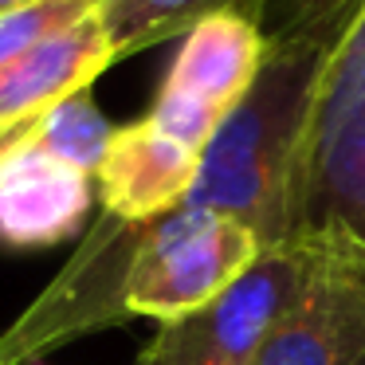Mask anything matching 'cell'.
<instances>
[{
	"label": "cell",
	"instance_id": "6da1fadb",
	"mask_svg": "<svg viewBox=\"0 0 365 365\" xmlns=\"http://www.w3.org/2000/svg\"><path fill=\"white\" fill-rule=\"evenodd\" d=\"M354 4V0H349ZM349 12V9H346ZM275 36L259 79L220 122L200 153L197 185L185 205L212 208L255 232L263 252L291 240V173L307 126L318 67L341 20Z\"/></svg>",
	"mask_w": 365,
	"mask_h": 365
},
{
	"label": "cell",
	"instance_id": "7a4b0ae2",
	"mask_svg": "<svg viewBox=\"0 0 365 365\" xmlns=\"http://www.w3.org/2000/svg\"><path fill=\"white\" fill-rule=\"evenodd\" d=\"M365 271V0H354L318 67L291 173V240Z\"/></svg>",
	"mask_w": 365,
	"mask_h": 365
},
{
	"label": "cell",
	"instance_id": "3957f363",
	"mask_svg": "<svg viewBox=\"0 0 365 365\" xmlns=\"http://www.w3.org/2000/svg\"><path fill=\"white\" fill-rule=\"evenodd\" d=\"M263 255L252 228L212 208L181 205L134 232L122 275V310L177 322L220 299Z\"/></svg>",
	"mask_w": 365,
	"mask_h": 365
},
{
	"label": "cell",
	"instance_id": "277c9868",
	"mask_svg": "<svg viewBox=\"0 0 365 365\" xmlns=\"http://www.w3.org/2000/svg\"><path fill=\"white\" fill-rule=\"evenodd\" d=\"M314 267L318 255L307 247H271L220 299L161 326L134 365H252Z\"/></svg>",
	"mask_w": 365,
	"mask_h": 365
},
{
	"label": "cell",
	"instance_id": "5b68a950",
	"mask_svg": "<svg viewBox=\"0 0 365 365\" xmlns=\"http://www.w3.org/2000/svg\"><path fill=\"white\" fill-rule=\"evenodd\" d=\"M365 357V271L318 255L314 275L252 365H357Z\"/></svg>",
	"mask_w": 365,
	"mask_h": 365
},
{
	"label": "cell",
	"instance_id": "8992f818",
	"mask_svg": "<svg viewBox=\"0 0 365 365\" xmlns=\"http://www.w3.org/2000/svg\"><path fill=\"white\" fill-rule=\"evenodd\" d=\"M200 153L161 134L150 118L114 130L110 150L98 165V192L118 224L145 228L181 208L197 185Z\"/></svg>",
	"mask_w": 365,
	"mask_h": 365
},
{
	"label": "cell",
	"instance_id": "52a82bcc",
	"mask_svg": "<svg viewBox=\"0 0 365 365\" xmlns=\"http://www.w3.org/2000/svg\"><path fill=\"white\" fill-rule=\"evenodd\" d=\"M95 177L51 158L32 134L0 158V240L12 247H48L71 240L91 212Z\"/></svg>",
	"mask_w": 365,
	"mask_h": 365
},
{
	"label": "cell",
	"instance_id": "ba28073f",
	"mask_svg": "<svg viewBox=\"0 0 365 365\" xmlns=\"http://www.w3.org/2000/svg\"><path fill=\"white\" fill-rule=\"evenodd\" d=\"M267 36L244 12H216L189 28L161 91L228 118L267 63Z\"/></svg>",
	"mask_w": 365,
	"mask_h": 365
},
{
	"label": "cell",
	"instance_id": "9c48e42d",
	"mask_svg": "<svg viewBox=\"0 0 365 365\" xmlns=\"http://www.w3.org/2000/svg\"><path fill=\"white\" fill-rule=\"evenodd\" d=\"M114 59L118 56L98 24V12L56 32L51 40H43L40 48H32L0 71V130L40 122L63 98L91 91V83Z\"/></svg>",
	"mask_w": 365,
	"mask_h": 365
},
{
	"label": "cell",
	"instance_id": "30bf717a",
	"mask_svg": "<svg viewBox=\"0 0 365 365\" xmlns=\"http://www.w3.org/2000/svg\"><path fill=\"white\" fill-rule=\"evenodd\" d=\"M263 9H267V0H110L106 9H98V24L110 40L114 56L122 59L134 56L138 48L189 32L216 12H244L259 24Z\"/></svg>",
	"mask_w": 365,
	"mask_h": 365
},
{
	"label": "cell",
	"instance_id": "8fae6325",
	"mask_svg": "<svg viewBox=\"0 0 365 365\" xmlns=\"http://www.w3.org/2000/svg\"><path fill=\"white\" fill-rule=\"evenodd\" d=\"M110 138L114 126L103 118L91 91H79V95L63 98L59 106H51L32 130V142L40 150H48L51 158L67 161V165L83 169L91 177H98V165L110 150Z\"/></svg>",
	"mask_w": 365,
	"mask_h": 365
},
{
	"label": "cell",
	"instance_id": "7c38bea8",
	"mask_svg": "<svg viewBox=\"0 0 365 365\" xmlns=\"http://www.w3.org/2000/svg\"><path fill=\"white\" fill-rule=\"evenodd\" d=\"M83 16H91L87 0H40L28 9L0 12V71L32 48H40L43 40H51L56 32L79 24Z\"/></svg>",
	"mask_w": 365,
	"mask_h": 365
},
{
	"label": "cell",
	"instance_id": "4fadbf2b",
	"mask_svg": "<svg viewBox=\"0 0 365 365\" xmlns=\"http://www.w3.org/2000/svg\"><path fill=\"white\" fill-rule=\"evenodd\" d=\"M346 9H349V0H267L259 28L267 40H275L283 32H302V28L330 24Z\"/></svg>",
	"mask_w": 365,
	"mask_h": 365
},
{
	"label": "cell",
	"instance_id": "5bb4252c",
	"mask_svg": "<svg viewBox=\"0 0 365 365\" xmlns=\"http://www.w3.org/2000/svg\"><path fill=\"white\" fill-rule=\"evenodd\" d=\"M32 130H36V122H24V126H4V130H0V158L16 150V145L24 142L28 134H32Z\"/></svg>",
	"mask_w": 365,
	"mask_h": 365
},
{
	"label": "cell",
	"instance_id": "9a60e30c",
	"mask_svg": "<svg viewBox=\"0 0 365 365\" xmlns=\"http://www.w3.org/2000/svg\"><path fill=\"white\" fill-rule=\"evenodd\" d=\"M28 4H40V0H0V12H12V9H28Z\"/></svg>",
	"mask_w": 365,
	"mask_h": 365
},
{
	"label": "cell",
	"instance_id": "2e32d148",
	"mask_svg": "<svg viewBox=\"0 0 365 365\" xmlns=\"http://www.w3.org/2000/svg\"><path fill=\"white\" fill-rule=\"evenodd\" d=\"M87 4H91V12H98V9H106L110 0H87Z\"/></svg>",
	"mask_w": 365,
	"mask_h": 365
},
{
	"label": "cell",
	"instance_id": "e0dca14e",
	"mask_svg": "<svg viewBox=\"0 0 365 365\" xmlns=\"http://www.w3.org/2000/svg\"><path fill=\"white\" fill-rule=\"evenodd\" d=\"M357 365H365V357H361V361H357Z\"/></svg>",
	"mask_w": 365,
	"mask_h": 365
},
{
	"label": "cell",
	"instance_id": "ac0fdd59",
	"mask_svg": "<svg viewBox=\"0 0 365 365\" xmlns=\"http://www.w3.org/2000/svg\"><path fill=\"white\" fill-rule=\"evenodd\" d=\"M0 365H4V361H0Z\"/></svg>",
	"mask_w": 365,
	"mask_h": 365
}]
</instances>
